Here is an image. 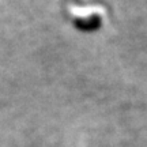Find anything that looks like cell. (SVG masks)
<instances>
[{
  "label": "cell",
  "instance_id": "6da1fadb",
  "mask_svg": "<svg viewBox=\"0 0 147 147\" xmlns=\"http://www.w3.org/2000/svg\"><path fill=\"white\" fill-rule=\"evenodd\" d=\"M98 10H100V8H97V7H76V8H72V12L76 16L84 18L86 15H90L91 12L98 11Z\"/></svg>",
  "mask_w": 147,
  "mask_h": 147
}]
</instances>
